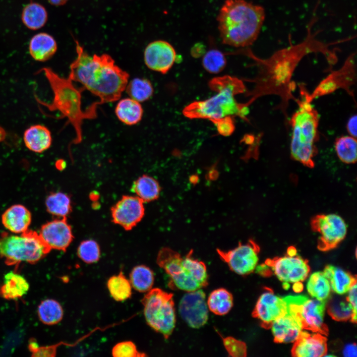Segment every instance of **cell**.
<instances>
[{
  "instance_id": "6da1fadb",
  "label": "cell",
  "mask_w": 357,
  "mask_h": 357,
  "mask_svg": "<svg viewBox=\"0 0 357 357\" xmlns=\"http://www.w3.org/2000/svg\"><path fill=\"white\" fill-rule=\"evenodd\" d=\"M77 56L70 66L68 77L100 99L97 105L119 100L129 75L118 66L109 55H89L75 41Z\"/></svg>"
},
{
  "instance_id": "7a4b0ae2",
  "label": "cell",
  "mask_w": 357,
  "mask_h": 357,
  "mask_svg": "<svg viewBox=\"0 0 357 357\" xmlns=\"http://www.w3.org/2000/svg\"><path fill=\"white\" fill-rule=\"evenodd\" d=\"M265 16L260 5L245 0H225L217 18L222 43L235 47L252 45L258 37Z\"/></svg>"
},
{
  "instance_id": "3957f363",
  "label": "cell",
  "mask_w": 357,
  "mask_h": 357,
  "mask_svg": "<svg viewBox=\"0 0 357 357\" xmlns=\"http://www.w3.org/2000/svg\"><path fill=\"white\" fill-rule=\"evenodd\" d=\"M302 54L288 52L279 53L269 59L262 61L256 80L253 98L267 95H276L281 99L278 108L287 118V109L289 101L296 100L292 91L295 88L292 81L297 65Z\"/></svg>"
},
{
  "instance_id": "277c9868",
  "label": "cell",
  "mask_w": 357,
  "mask_h": 357,
  "mask_svg": "<svg viewBox=\"0 0 357 357\" xmlns=\"http://www.w3.org/2000/svg\"><path fill=\"white\" fill-rule=\"evenodd\" d=\"M210 86L217 93L206 100L188 105L183 110L184 116L191 119H208L213 122L234 116L245 118L247 106L238 104L235 98L245 89L241 80L226 76L214 79Z\"/></svg>"
},
{
  "instance_id": "5b68a950",
  "label": "cell",
  "mask_w": 357,
  "mask_h": 357,
  "mask_svg": "<svg viewBox=\"0 0 357 357\" xmlns=\"http://www.w3.org/2000/svg\"><path fill=\"white\" fill-rule=\"evenodd\" d=\"M45 73L54 93L51 104L41 103L51 111H59L62 117L66 118L75 131V138L72 142H81L82 124L85 119H94L96 117V108L93 104L83 111L81 107V93L84 88L76 87L69 78L60 76L52 69L44 67L41 72Z\"/></svg>"
},
{
  "instance_id": "8992f818",
  "label": "cell",
  "mask_w": 357,
  "mask_h": 357,
  "mask_svg": "<svg viewBox=\"0 0 357 357\" xmlns=\"http://www.w3.org/2000/svg\"><path fill=\"white\" fill-rule=\"evenodd\" d=\"M301 100H297L298 108L289 122L292 129L290 143L291 157L309 168L314 167V158L317 153L319 115L307 97V92L300 86Z\"/></svg>"
},
{
  "instance_id": "52a82bcc",
  "label": "cell",
  "mask_w": 357,
  "mask_h": 357,
  "mask_svg": "<svg viewBox=\"0 0 357 357\" xmlns=\"http://www.w3.org/2000/svg\"><path fill=\"white\" fill-rule=\"evenodd\" d=\"M190 250L184 256L169 247L159 251L156 262L170 277L169 286L186 292L206 287L208 276L205 264L192 257Z\"/></svg>"
},
{
  "instance_id": "ba28073f",
  "label": "cell",
  "mask_w": 357,
  "mask_h": 357,
  "mask_svg": "<svg viewBox=\"0 0 357 357\" xmlns=\"http://www.w3.org/2000/svg\"><path fill=\"white\" fill-rule=\"evenodd\" d=\"M51 250L39 233L29 229L19 235L4 233L0 237V258L4 259L7 265L36 263Z\"/></svg>"
},
{
  "instance_id": "9c48e42d",
  "label": "cell",
  "mask_w": 357,
  "mask_h": 357,
  "mask_svg": "<svg viewBox=\"0 0 357 357\" xmlns=\"http://www.w3.org/2000/svg\"><path fill=\"white\" fill-rule=\"evenodd\" d=\"M147 324L168 339L175 327L173 295L159 288L151 289L141 300Z\"/></svg>"
},
{
  "instance_id": "30bf717a",
  "label": "cell",
  "mask_w": 357,
  "mask_h": 357,
  "mask_svg": "<svg viewBox=\"0 0 357 357\" xmlns=\"http://www.w3.org/2000/svg\"><path fill=\"white\" fill-rule=\"evenodd\" d=\"M283 298L287 309L298 318L302 329L328 335V328L324 322L327 300L310 299L303 295L288 296Z\"/></svg>"
},
{
  "instance_id": "8fae6325",
  "label": "cell",
  "mask_w": 357,
  "mask_h": 357,
  "mask_svg": "<svg viewBox=\"0 0 357 357\" xmlns=\"http://www.w3.org/2000/svg\"><path fill=\"white\" fill-rule=\"evenodd\" d=\"M312 230L319 234L317 248L327 251L336 248L345 238L347 226L344 219L335 214H318L311 220Z\"/></svg>"
},
{
  "instance_id": "7c38bea8",
  "label": "cell",
  "mask_w": 357,
  "mask_h": 357,
  "mask_svg": "<svg viewBox=\"0 0 357 357\" xmlns=\"http://www.w3.org/2000/svg\"><path fill=\"white\" fill-rule=\"evenodd\" d=\"M260 247L253 239L245 243L239 242L233 249L225 251L220 249L217 252L221 259L236 273L247 275L253 272L257 266Z\"/></svg>"
},
{
  "instance_id": "4fadbf2b",
  "label": "cell",
  "mask_w": 357,
  "mask_h": 357,
  "mask_svg": "<svg viewBox=\"0 0 357 357\" xmlns=\"http://www.w3.org/2000/svg\"><path fill=\"white\" fill-rule=\"evenodd\" d=\"M264 263L283 283H295L303 281L310 271L308 261L297 254L269 258Z\"/></svg>"
},
{
  "instance_id": "5bb4252c",
  "label": "cell",
  "mask_w": 357,
  "mask_h": 357,
  "mask_svg": "<svg viewBox=\"0 0 357 357\" xmlns=\"http://www.w3.org/2000/svg\"><path fill=\"white\" fill-rule=\"evenodd\" d=\"M356 75L353 60H348L340 69L334 71L321 81L311 94L307 93L308 100L326 95L342 88L354 96L351 88L356 83Z\"/></svg>"
},
{
  "instance_id": "9a60e30c",
  "label": "cell",
  "mask_w": 357,
  "mask_h": 357,
  "mask_svg": "<svg viewBox=\"0 0 357 357\" xmlns=\"http://www.w3.org/2000/svg\"><path fill=\"white\" fill-rule=\"evenodd\" d=\"M178 309L183 320L191 328H200L208 320V308L201 289L187 292L180 299Z\"/></svg>"
},
{
  "instance_id": "2e32d148",
  "label": "cell",
  "mask_w": 357,
  "mask_h": 357,
  "mask_svg": "<svg viewBox=\"0 0 357 357\" xmlns=\"http://www.w3.org/2000/svg\"><path fill=\"white\" fill-rule=\"evenodd\" d=\"M144 203L136 196H123L111 208L113 222L125 230H131L144 217Z\"/></svg>"
},
{
  "instance_id": "e0dca14e",
  "label": "cell",
  "mask_w": 357,
  "mask_h": 357,
  "mask_svg": "<svg viewBox=\"0 0 357 357\" xmlns=\"http://www.w3.org/2000/svg\"><path fill=\"white\" fill-rule=\"evenodd\" d=\"M287 311V306L284 298L275 295L271 289L266 288L258 299L252 315L259 320L262 327L269 329L273 322L285 315Z\"/></svg>"
},
{
  "instance_id": "ac0fdd59",
  "label": "cell",
  "mask_w": 357,
  "mask_h": 357,
  "mask_svg": "<svg viewBox=\"0 0 357 357\" xmlns=\"http://www.w3.org/2000/svg\"><path fill=\"white\" fill-rule=\"evenodd\" d=\"M39 235L51 250L65 251L73 239L72 228L66 218H59L45 223Z\"/></svg>"
},
{
  "instance_id": "d6986e66",
  "label": "cell",
  "mask_w": 357,
  "mask_h": 357,
  "mask_svg": "<svg viewBox=\"0 0 357 357\" xmlns=\"http://www.w3.org/2000/svg\"><path fill=\"white\" fill-rule=\"evenodd\" d=\"M176 58L174 47L164 40L150 43L144 52V61L147 67L162 74L166 73L171 68Z\"/></svg>"
},
{
  "instance_id": "ffe728a7",
  "label": "cell",
  "mask_w": 357,
  "mask_h": 357,
  "mask_svg": "<svg viewBox=\"0 0 357 357\" xmlns=\"http://www.w3.org/2000/svg\"><path fill=\"white\" fill-rule=\"evenodd\" d=\"M327 352V339L319 333H309L302 331L295 341L292 355L297 357L324 356Z\"/></svg>"
},
{
  "instance_id": "44dd1931",
  "label": "cell",
  "mask_w": 357,
  "mask_h": 357,
  "mask_svg": "<svg viewBox=\"0 0 357 357\" xmlns=\"http://www.w3.org/2000/svg\"><path fill=\"white\" fill-rule=\"evenodd\" d=\"M271 328L274 341L278 343L295 342L302 330L298 318L288 310L285 315L273 322Z\"/></svg>"
},
{
  "instance_id": "7402d4cb",
  "label": "cell",
  "mask_w": 357,
  "mask_h": 357,
  "mask_svg": "<svg viewBox=\"0 0 357 357\" xmlns=\"http://www.w3.org/2000/svg\"><path fill=\"white\" fill-rule=\"evenodd\" d=\"M31 221V213L21 204L10 206L1 215L3 226L14 234H21L28 230Z\"/></svg>"
},
{
  "instance_id": "603a6c76",
  "label": "cell",
  "mask_w": 357,
  "mask_h": 357,
  "mask_svg": "<svg viewBox=\"0 0 357 357\" xmlns=\"http://www.w3.org/2000/svg\"><path fill=\"white\" fill-rule=\"evenodd\" d=\"M23 140L29 150L41 153L51 147L52 137L50 130L47 127L41 124H35L25 130Z\"/></svg>"
},
{
  "instance_id": "cb8c5ba5",
  "label": "cell",
  "mask_w": 357,
  "mask_h": 357,
  "mask_svg": "<svg viewBox=\"0 0 357 357\" xmlns=\"http://www.w3.org/2000/svg\"><path fill=\"white\" fill-rule=\"evenodd\" d=\"M29 288V284L23 276L9 271L4 275L0 287V296L7 300H17L26 295Z\"/></svg>"
},
{
  "instance_id": "d4e9b609",
  "label": "cell",
  "mask_w": 357,
  "mask_h": 357,
  "mask_svg": "<svg viewBox=\"0 0 357 357\" xmlns=\"http://www.w3.org/2000/svg\"><path fill=\"white\" fill-rule=\"evenodd\" d=\"M57 44L54 38L47 33H39L33 36L29 44V51L33 59L45 61L56 53Z\"/></svg>"
},
{
  "instance_id": "484cf974",
  "label": "cell",
  "mask_w": 357,
  "mask_h": 357,
  "mask_svg": "<svg viewBox=\"0 0 357 357\" xmlns=\"http://www.w3.org/2000/svg\"><path fill=\"white\" fill-rule=\"evenodd\" d=\"M323 272L329 282L331 289L339 295L348 292L352 286L357 282L356 276L332 265L326 266Z\"/></svg>"
},
{
  "instance_id": "4316f807",
  "label": "cell",
  "mask_w": 357,
  "mask_h": 357,
  "mask_svg": "<svg viewBox=\"0 0 357 357\" xmlns=\"http://www.w3.org/2000/svg\"><path fill=\"white\" fill-rule=\"evenodd\" d=\"M118 119L128 125L138 123L141 120L143 110L140 103L128 97L119 100L115 108Z\"/></svg>"
},
{
  "instance_id": "83f0119b",
  "label": "cell",
  "mask_w": 357,
  "mask_h": 357,
  "mask_svg": "<svg viewBox=\"0 0 357 357\" xmlns=\"http://www.w3.org/2000/svg\"><path fill=\"white\" fill-rule=\"evenodd\" d=\"M131 190L143 202H147L155 200L159 197L161 187L155 178L144 175L133 182Z\"/></svg>"
},
{
  "instance_id": "f1b7e54d",
  "label": "cell",
  "mask_w": 357,
  "mask_h": 357,
  "mask_svg": "<svg viewBox=\"0 0 357 357\" xmlns=\"http://www.w3.org/2000/svg\"><path fill=\"white\" fill-rule=\"evenodd\" d=\"M21 19L24 25L31 30H38L44 26L48 20L45 8L35 2L27 4L23 9Z\"/></svg>"
},
{
  "instance_id": "f546056e",
  "label": "cell",
  "mask_w": 357,
  "mask_h": 357,
  "mask_svg": "<svg viewBox=\"0 0 357 357\" xmlns=\"http://www.w3.org/2000/svg\"><path fill=\"white\" fill-rule=\"evenodd\" d=\"M45 206L49 213L60 218H66L72 210L70 197L60 191L48 195L45 200Z\"/></svg>"
},
{
  "instance_id": "4dcf8cb0",
  "label": "cell",
  "mask_w": 357,
  "mask_h": 357,
  "mask_svg": "<svg viewBox=\"0 0 357 357\" xmlns=\"http://www.w3.org/2000/svg\"><path fill=\"white\" fill-rule=\"evenodd\" d=\"M207 304L212 312L218 315L227 314L233 306V297L224 288L213 291L209 295Z\"/></svg>"
},
{
  "instance_id": "1f68e13d",
  "label": "cell",
  "mask_w": 357,
  "mask_h": 357,
  "mask_svg": "<svg viewBox=\"0 0 357 357\" xmlns=\"http://www.w3.org/2000/svg\"><path fill=\"white\" fill-rule=\"evenodd\" d=\"M37 314L43 324L53 325L59 323L63 316V308L60 304L54 299H46L38 306Z\"/></svg>"
},
{
  "instance_id": "d6a6232c",
  "label": "cell",
  "mask_w": 357,
  "mask_h": 357,
  "mask_svg": "<svg viewBox=\"0 0 357 357\" xmlns=\"http://www.w3.org/2000/svg\"><path fill=\"white\" fill-rule=\"evenodd\" d=\"M329 315L335 320L345 321L349 319L357 322V316L354 314L353 307L346 298L334 297L331 298L327 305Z\"/></svg>"
},
{
  "instance_id": "836d02e7",
  "label": "cell",
  "mask_w": 357,
  "mask_h": 357,
  "mask_svg": "<svg viewBox=\"0 0 357 357\" xmlns=\"http://www.w3.org/2000/svg\"><path fill=\"white\" fill-rule=\"evenodd\" d=\"M129 280L134 289L145 293L152 289L154 276L153 271L148 267L143 265H137L132 269Z\"/></svg>"
},
{
  "instance_id": "e575fe53",
  "label": "cell",
  "mask_w": 357,
  "mask_h": 357,
  "mask_svg": "<svg viewBox=\"0 0 357 357\" xmlns=\"http://www.w3.org/2000/svg\"><path fill=\"white\" fill-rule=\"evenodd\" d=\"M309 294L319 300H327L329 297L331 287L329 282L323 272H315L309 277L306 285Z\"/></svg>"
},
{
  "instance_id": "d590c367",
  "label": "cell",
  "mask_w": 357,
  "mask_h": 357,
  "mask_svg": "<svg viewBox=\"0 0 357 357\" xmlns=\"http://www.w3.org/2000/svg\"><path fill=\"white\" fill-rule=\"evenodd\" d=\"M107 287L112 297L118 301L127 299L132 294V286L130 281L122 272L109 279Z\"/></svg>"
},
{
  "instance_id": "8d00e7d4",
  "label": "cell",
  "mask_w": 357,
  "mask_h": 357,
  "mask_svg": "<svg viewBox=\"0 0 357 357\" xmlns=\"http://www.w3.org/2000/svg\"><path fill=\"white\" fill-rule=\"evenodd\" d=\"M357 138L350 135L341 136L336 139L335 149L339 159L346 164H354L357 161Z\"/></svg>"
},
{
  "instance_id": "74e56055",
  "label": "cell",
  "mask_w": 357,
  "mask_h": 357,
  "mask_svg": "<svg viewBox=\"0 0 357 357\" xmlns=\"http://www.w3.org/2000/svg\"><path fill=\"white\" fill-rule=\"evenodd\" d=\"M125 90L130 98L139 103L149 100L154 93L151 82L147 79L140 77L128 80Z\"/></svg>"
},
{
  "instance_id": "f35d334b",
  "label": "cell",
  "mask_w": 357,
  "mask_h": 357,
  "mask_svg": "<svg viewBox=\"0 0 357 357\" xmlns=\"http://www.w3.org/2000/svg\"><path fill=\"white\" fill-rule=\"evenodd\" d=\"M202 65L204 69L211 73H218L226 65V59L220 50L212 49L208 51L202 59Z\"/></svg>"
},
{
  "instance_id": "ab89813d",
  "label": "cell",
  "mask_w": 357,
  "mask_h": 357,
  "mask_svg": "<svg viewBox=\"0 0 357 357\" xmlns=\"http://www.w3.org/2000/svg\"><path fill=\"white\" fill-rule=\"evenodd\" d=\"M78 257L86 263L97 262L100 257V249L98 243L93 239L82 241L77 248Z\"/></svg>"
},
{
  "instance_id": "60d3db41",
  "label": "cell",
  "mask_w": 357,
  "mask_h": 357,
  "mask_svg": "<svg viewBox=\"0 0 357 357\" xmlns=\"http://www.w3.org/2000/svg\"><path fill=\"white\" fill-rule=\"evenodd\" d=\"M115 357H140L146 355L139 352L135 345L131 341H123L117 344L112 350Z\"/></svg>"
},
{
  "instance_id": "b9f144b4",
  "label": "cell",
  "mask_w": 357,
  "mask_h": 357,
  "mask_svg": "<svg viewBox=\"0 0 357 357\" xmlns=\"http://www.w3.org/2000/svg\"><path fill=\"white\" fill-rule=\"evenodd\" d=\"M223 343L229 356L233 357H244L246 356V346L244 342L228 336L223 338Z\"/></svg>"
},
{
  "instance_id": "7bdbcfd3",
  "label": "cell",
  "mask_w": 357,
  "mask_h": 357,
  "mask_svg": "<svg viewBox=\"0 0 357 357\" xmlns=\"http://www.w3.org/2000/svg\"><path fill=\"white\" fill-rule=\"evenodd\" d=\"M219 132L223 135H230L234 130V124L231 117H227L214 122Z\"/></svg>"
},
{
  "instance_id": "ee69618b",
  "label": "cell",
  "mask_w": 357,
  "mask_h": 357,
  "mask_svg": "<svg viewBox=\"0 0 357 357\" xmlns=\"http://www.w3.org/2000/svg\"><path fill=\"white\" fill-rule=\"evenodd\" d=\"M348 292L347 299L351 304L354 314L357 316V282L352 286Z\"/></svg>"
},
{
  "instance_id": "f6af8a7d",
  "label": "cell",
  "mask_w": 357,
  "mask_h": 357,
  "mask_svg": "<svg viewBox=\"0 0 357 357\" xmlns=\"http://www.w3.org/2000/svg\"><path fill=\"white\" fill-rule=\"evenodd\" d=\"M357 115H354L351 116L348 120L347 123V130L349 135L357 138Z\"/></svg>"
},
{
  "instance_id": "bcb514c9",
  "label": "cell",
  "mask_w": 357,
  "mask_h": 357,
  "mask_svg": "<svg viewBox=\"0 0 357 357\" xmlns=\"http://www.w3.org/2000/svg\"><path fill=\"white\" fill-rule=\"evenodd\" d=\"M357 346L356 344L352 343L346 345L343 351V354L345 357H357Z\"/></svg>"
},
{
  "instance_id": "7dc6e473",
  "label": "cell",
  "mask_w": 357,
  "mask_h": 357,
  "mask_svg": "<svg viewBox=\"0 0 357 357\" xmlns=\"http://www.w3.org/2000/svg\"><path fill=\"white\" fill-rule=\"evenodd\" d=\"M255 269L257 273L262 276H269L272 273L269 267L265 263L257 266Z\"/></svg>"
},
{
  "instance_id": "c3c4849f",
  "label": "cell",
  "mask_w": 357,
  "mask_h": 357,
  "mask_svg": "<svg viewBox=\"0 0 357 357\" xmlns=\"http://www.w3.org/2000/svg\"><path fill=\"white\" fill-rule=\"evenodd\" d=\"M52 5L60 6L64 4L68 0H48Z\"/></svg>"
},
{
  "instance_id": "681fc988",
  "label": "cell",
  "mask_w": 357,
  "mask_h": 357,
  "mask_svg": "<svg viewBox=\"0 0 357 357\" xmlns=\"http://www.w3.org/2000/svg\"><path fill=\"white\" fill-rule=\"evenodd\" d=\"M303 288L302 284L301 282L295 283L293 286V289L296 292H300L302 291Z\"/></svg>"
},
{
  "instance_id": "f907efd6",
  "label": "cell",
  "mask_w": 357,
  "mask_h": 357,
  "mask_svg": "<svg viewBox=\"0 0 357 357\" xmlns=\"http://www.w3.org/2000/svg\"><path fill=\"white\" fill-rule=\"evenodd\" d=\"M297 254L296 249L294 246H290L287 250V254L293 256Z\"/></svg>"
},
{
  "instance_id": "816d5d0a",
  "label": "cell",
  "mask_w": 357,
  "mask_h": 357,
  "mask_svg": "<svg viewBox=\"0 0 357 357\" xmlns=\"http://www.w3.org/2000/svg\"><path fill=\"white\" fill-rule=\"evenodd\" d=\"M6 134L4 128L0 126V142H2L5 138Z\"/></svg>"
}]
</instances>
